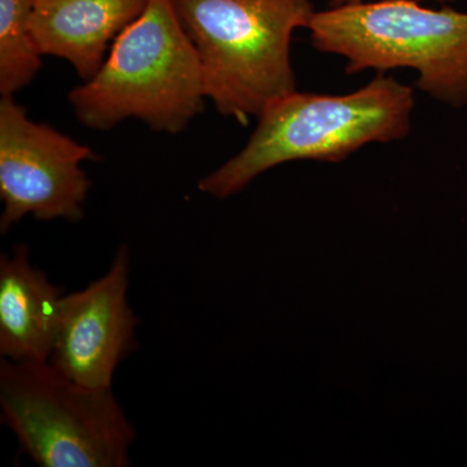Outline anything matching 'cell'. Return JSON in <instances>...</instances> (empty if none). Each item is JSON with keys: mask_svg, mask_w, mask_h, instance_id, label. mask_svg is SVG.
I'll return each instance as SVG.
<instances>
[{"mask_svg": "<svg viewBox=\"0 0 467 467\" xmlns=\"http://www.w3.org/2000/svg\"><path fill=\"white\" fill-rule=\"evenodd\" d=\"M36 0H0V94L14 97L42 67L32 33Z\"/></svg>", "mask_w": 467, "mask_h": 467, "instance_id": "obj_10", "label": "cell"}, {"mask_svg": "<svg viewBox=\"0 0 467 467\" xmlns=\"http://www.w3.org/2000/svg\"><path fill=\"white\" fill-rule=\"evenodd\" d=\"M310 41L346 61L347 75L413 69L416 85L451 109L467 107V12L378 0L316 11Z\"/></svg>", "mask_w": 467, "mask_h": 467, "instance_id": "obj_4", "label": "cell"}, {"mask_svg": "<svg viewBox=\"0 0 467 467\" xmlns=\"http://www.w3.org/2000/svg\"><path fill=\"white\" fill-rule=\"evenodd\" d=\"M414 107L413 88L382 73L348 94L291 92L264 109L241 152L199 190L227 199L285 162H339L368 144L398 142L410 133Z\"/></svg>", "mask_w": 467, "mask_h": 467, "instance_id": "obj_1", "label": "cell"}, {"mask_svg": "<svg viewBox=\"0 0 467 467\" xmlns=\"http://www.w3.org/2000/svg\"><path fill=\"white\" fill-rule=\"evenodd\" d=\"M147 5L149 0H36L33 38L42 55L69 61L88 81L103 66L119 34Z\"/></svg>", "mask_w": 467, "mask_h": 467, "instance_id": "obj_8", "label": "cell"}, {"mask_svg": "<svg viewBox=\"0 0 467 467\" xmlns=\"http://www.w3.org/2000/svg\"><path fill=\"white\" fill-rule=\"evenodd\" d=\"M2 422L43 467H125L135 430L112 389L70 379L50 361H0Z\"/></svg>", "mask_w": 467, "mask_h": 467, "instance_id": "obj_5", "label": "cell"}, {"mask_svg": "<svg viewBox=\"0 0 467 467\" xmlns=\"http://www.w3.org/2000/svg\"><path fill=\"white\" fill-rule=\"evenodd\" d=\"M129 275L130 252L121 247L106 275L64 295L50 358L64 376L94 389H112L116 368L137 347Z\"/></svg>", "mask_w": 467, "mask_h": 467, "instance_id": "obj_7", "label": "cell"}, {"mask_svg": "<svg viewBox=\"0 0 467 467\" xmlns=\"http://www.w3.org/2000/svg\"><path fill=\"white\" fill-rule=\"evenodd\" d=\"M86 128L109 130L137 119L155 130L180 133L204 109V73L173 0H149L110 46L97 75L70 91Z\"/></svg>", "mask_w": 467, "mask_h": 467, "instance_id": "obj_2", "label": "cell"}, {"mask_svg": "<svg viewBox=\"0 0 467 467\" xmlns=\"http://www.w3.org/2000/svg\"><path fill=\"white\" fill-rule=\"evenodd\" d=\"M63 292L29 259L27 245L0 257V355L12 361H50Z\"/></svg>", "mask_w": 467, "mask_h": 467, "instance_id": "obj_9", "label": "cell"}, {"mask_svg": "<svg viewBox=\"0 0 467 467\" xmlns=\"http://www.w3.org/2000/svg\"><path fill=\"white\" fill-rule=\"evenodd\" d=\"M218 112L248 125L267 106L296 91L294 33L308 29L312 0H173Z\"/></svg>", "mask_w": 467, "mask_h": 467, "instance_id": "obj_3", "label": "cell"}, {"mask_svg": "<svg viewBox=\"0 0 467 467\" xmlns=\"http://www.w3.org/2000/svg\"><path fill=\"white\" fill-rule=\"evenodd\" d=\"M368 2V0H330V7H337V5H353V3ZM441 3L454 2V0H436Z\"/></svg>", "mask_w": 467, "mask_h": 467, "instance_id": "obj_11", "label": "cell"}, {"mask_svg": "<svg viewBox=\"0 0 467 467\" xmlns=\"http://www.w3.org/2000/svg\"><path fill=\"white\" fill-rule=\"evenodd\" d=\"M90 147L33 121L12 95L0 100V232L26 216L77 223L91 181L82 162L97 160Z\"/></svg>", "mask_w": 467, "mask_h": 467, "instance_id": "obj_6", "label": "cell"}]
</instances>
